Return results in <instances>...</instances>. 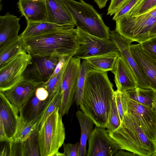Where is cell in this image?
<instances>
[{"label":"cell","mask_w":156,"mask_h":156,"mask_svg":"<svg viewBox=\"0 0 156 156\" xmlns=\"http://www.w3.org/2000/svg\"><path fill=\"white\" fill-rule=\"evenodd\" d=\"M124 113H130L149 139L156 141V108L147 107L130 98L122 92Z\"/></svg>","instance_id":"ba28073f"},{"label":"cell","mask_w":156,"mask_h":156,"mask_svg":"<svg viewBox=\"0 0 156 156\" xmlns=\"http://www.w3.org/2000/svg\"><path fill=\"white\" fill-rule=\"evenodd\" d=\"M110 37L133 71L137 82L138 87L142 89H152L148 78L132 54L130 47L133 42L119 34L115 30L110 31Z\"/></svg>","instance_id":"8fae6325"},{"label":"cell","mask_w":156,"mask_h":156,"mask_svg":"<svg viewBox=\"0 0 156 156\" xmlns=\"http://www.w3.org/2000/svg\"><path fill=\"white\" fill-rule=\"evenodd\" d=\"M26 27L19 36L21 39L29 37L58 31L66 30L74 28L75 24L60 25L57 24L44 22L27 21Z\"/></svg>","instance_id":"7402d4cb"},{"label":"cell","mask_w":156,"mask_h":156,"mask_svg":"<svg viewBox=\"0 0 156 156\" xmlns=\"http://www.w3.org/2000/svg\"><path fill=\"white\" fill-rule=\"evenodd\" d=\"M60 108H56L39 128L37 140L41 156H55L63 145L65 132Z\"/></svg>","instance_id":"8992f818"},{"label":"cell","mask_w":156,"mask_h":156,"mask_svg":"<svg viewBox=\"0 0 156 156\" xmlns=\"http://www.w3.org/2000/svg\"><path fill=\"white\" fill-rule=\"evenodd\" d=\"M139 0H126L119 9L114 14L112 18L114 21L121 18L127 13Z\"/></svg>","instance_id":"e575fe53"},{"label":"cell","mask_w":156,"mask_h":156,"mask_svg":"<svg viewBox=\"0 0 156 156\" xmlns=\"http://www.w3.org/2000/svg\"><path fill=\"white\" fill-rule=\"evenodd\" d=\"M21 39L24 50L33 58L73 56L77 48V32L74 28Z\"/></svg>","instance_id":"7a4b0ae2"},{"label":"cell","mask_w":156,"mask_h":156,"mask_svg":"<svg viewBox=\"0 0 156 156\" xmlns=\"http://www.w3.org/2000/svg\"><path fill=\"white\" fill-rule=\"evenodd\" d=\"M91 68L86 59H83L81 65L74 98V100L78 107L80 106L83 98L87 72Z\"/></svg>","instance_id":"f1b7e54d"},{"label":"cell","mask_w":156,"mask_h":156,"mask_svg":"<svg viewBox=\"0 0 156 156\" xmlns=\"http://www.w3.org/2000/svg\"><path fill=\"white\" fill-rule=\"evenodd\" d=\"M24 51L20 37L0 51V69L9 62Z\"/></svg>","instance_id":"4316f807"},{"label":"cell","mask_w":156,"mask_h":156,"mask_svg":"<svg viewBox=\"0 0 156 156\" xmlns=\"http://www.w3.org/2000/svg\"><path fill=\"white\" fill-rule=\"evenodd\" d=\"M32 58L24 50L0 69V92L4 93L24 81L23 74Z\"/></svg>","instance_id":"30bf717a"},{"label":"cell","mask_w":156,"mask_h":156,"mask_svg":"<svg viewBox=\"0 0 156 156\" xmlns=\"http://www.w3.org/2000/svg\"><path fill=\"white\" fill-rule=\"evenodd\" d=\"M108 0H94L99 8L100 9L104 8L106 5V3Z\"/></svg>","instance_id":"7bdbcfd3"},{"label":"cell","mask_w":156,"mask_h":156,"mask_svg":"<svg viewBox=\"0 0 156 156\" xmlns=\"http://www.w3.org/2000/svg\"><path fill=\"white\" fill-rule=\"evenodd\" d=\"M19 11L27 21H47V15L45 0H19Z\"/></svg>","instance_id":"d6986e66"},{"label":"cell","mask_w":156,"mask_h":156,"mask_svg":"<svg viewBox=\"0 0 156 156\" xmlns=\"http://www.w3.org/2000/svg\"><path fill=\"white\" fill-rule=\"evenodd\" d=\"M120 149L137 156H152L156 152V143L150 140L132 115L126 112L119 126L108 133Z\"/></svg>","instance_id":"3957f363"},{"label":"cell","mask_w":156,"mask_h":156,"mask_svg":"<svg viewBox=\"0 0 156 156\" xmlns=\"http://www.w3.org/2000/svg\"><path fill=\"white\" fill-rule=\"evenodd\" d=\"M123 149H120L114 155L116 156H137L136 154L130 151H125Z\"/></svg>","instance_id":"b9f144b4"},{"label":"cell","mask_w":156,"mask_h":156,"mask_svg":"<svg viewBox=\"0 0 156 156\" xmlns=\"http://www.w3.org/2000/svg\"><path fill=\"white\" fill-rule=\"evenodd\" d=\"M152 156H156V152L155 153L152 155Z\"/></svg>","instance_id":"f6af8a7d"},{"label":"cell","mask_w":156,"mask_h":156,"mask_svg":"<svg viewBox=\"0 0 156 156\" xmlns=\"http://www.w3.org/2000/svg\"><path fill=\"white\" fill-rule=\"evenodd\" d=\"M71 14L77 27L92 35L109 39L110 29L93 6L83 1L62 0Z\"/></svg>","instance_id":"5b68a950"},{"label":"cell","mask_w":156,"mask_h":156,"mask_svg":"<svg viewBox=\"0 0 156 156\" xmlns=\"http://www.w3.org/2000/svg\"><path fill=\"white\" fill-rule=\"evenodd\" d=\"M80 1H81L82 0H79Z\"/></svg>","instance_id":"7dc6e473"},{"label":"cell","mask_w":156,"mask_h":156,"mask_svg":"<svg viewBox=\"0 0 156 156\" xmlns=\"http://www.w3.org/2000/svg\"><path fill=\"white\" fill-rule=\"evenodd\" d=\"M52 98L48 97L45 100L41 101L34 94L20 113V118L28 122L37 123L45 112Z\"/></svg>","instance_id":"44dd1931"},{"label":"cell","mask_w":156,"mask_h":156,"mask_svg":"<svg viewBox=\"0 0 156 156\" xmlns=\"http://www.w3.org/2000/svg\"><path fill=\"white\" fill-rule=\"evenodd\" d=\"M64 156H80V143H63Z\"/></svg>","instance_id":"d590c367"},{"label":"cell","mask_w":156,"mask_h":156,"mask_svg":"<svg viewBox=\"0 0 156 156\" xmlns=\"http://www.w3.org/2000/svg\"><path fill=\"white\" fill-rule=\"evenodd\" d=\"M41 85V83L35 81H23L5 91L4 94L20 113L34 94L36 88Z\"/></svg>","instance_id":"5bb4252c"},{"label":"cell","mask_w":156,"mask_h":156,"mask_svg":"<svg viewBox=\"0 0 156 156\" xmlns=\"http://www.w3.org/2000/svg\"><path fill=\"white\" fill-rule=\"evenodd\" d=\"M154 100L156 103V90L154 89Z\"/></svg>","instance_id":"ee69618b"},{"label":"cell","mask_w":156,"mask_h":156,"mask_svg":"<svg viewBox=\"0 0 156 156\" xmlns=\"http://www.w3.org/2000/svg\"><path fill=\"white\" fill-rule=\"evenodd\" d=\"M115 91L107 72L90 69L79 106L96 126L105 128Z\"/></svg>","instance_id":"6da1fadb"},{"label":"cell","mask_w":156,"mask_h":156,"mask_svg":"<svg viewBox=\"0 0 156 156\" xmlns=\"http://www.w3.org/2000/svg\"><path fill=\"white\" fill-rule=\"evenodd\" d=\"M34 94L41 101L46 100L49 96V94L47 90L42 86L36 88Z\"/></svg>","instance_id":"f35d334b"},{"label":"cell","mask_w":156,"mask_h":156,"mask_svg":"<svg viewBox=\"0 0 156 156\" xmlns=\"http://www.w3.org/2000/svg\"><path fill=\"white\" fill-rule=\"evenodd\" d=\"M156 7V0H139L126 14L132 16L140 15Z\"/></svg>","instance_id":"1f68e13d"},{"label":"cell","mask_w":156,"mask_h":156,"mask_svg":"<svg viewBox=\"0 0 156 156\" xmlns=\"http://www.w3.org/2000/svg\"><path fill=\"white\" fill-rule=\"evenodd\" d=\"M73 57L68 56L64 66L60 71L55 76L40 86L44 87L47 90L49 97L52 98L61 90L64 72L69 61Z\"/></svg>","instance_id":"83f0119b"},{"label":"cell","mask_w":156,"mask_h":156,"mask_svg":"<svg viewBox=\"0 0 156 156\" xmlns=\"http://www.w3.org/2000/svg\"><path fill=\"white\" fill-rule=\"evenodd\" d=\"M10 141L6 133L4 126L2 120L0 119V141Z\"/></svg>","instance_id":"60d3db41"},{"label":"cell","mask_w":156,"mask_h":156,"mask_svg":"<svg viewBox=\"0 0 156 156\" xmlns=\"http://www.w3.org/2000/svg\"><path fill=\"white\" fill-rule=\"evenodd\" d=\"M120 55V53L114 52L85 59L91 68L107 72L112 71L117 57Z\"/></svg>","instance_id":"d4e9b609"},{"label":"cell","mask_w":156,"mask_h":156,"mask_svg":"<svg viewBox=\"0 0 156 156\" xmlns=\"http://www.w3.org/2000/svg\"><path fill=\"white\" fill-rule=\"evenodd\" d=\"M34 1H38V0H33Z\"/></svg>","instance_id":"bcb514c9"},{"label":"cell","mask_w":156,"mask_h":156,"mask_svg":"<svg viewBox=\"0 0 156 156\" xmlns=\"http://www.w3.org/2000/svg\"><path fill=\"white\" fill-rule=\"evenodd\" d=\"M105 129L95 126L88 139L86 156H113L120 149Z\"/></svg>","instance_id":"7c38bea8"},{"label":"cell","mask_w":156,"mask_h":156,"mask_svg":"<svg viewBox=\"0 0 156 156\" xmlns=\"http://www.w3.org/2000/svg\"><path fill=\"white\" fill-rule=\"evenodd\" d=\"M61 90L53 97L45 112L37 124V130L38 131L41 126L50 115L57 108H60L61 105Z\"/></svg>","instance_id":"d6a6232c"},{"label":"cell","mask_w":156,"mask_h":156,"mask_svg":"<svg viewBox=\"0 0 156 156\" xmlns=\"http://www.w3.org/2000/svg\"><path fill=\"white\" fill-rule=\"evenodd\" d=\"M126 0H111L107 10V15H109L111 16L114 15Z\"/></svg>","instance_id":"8d00e7d4"},{"label":"cell","mask_w":156,"mask_h":156,"mask_svg":"<svg viewBox=\"0 0 156 156\" xmlns=\"http://www.w3.org/2000/svg\"><path fill=\"white\" fill-rule=\"evenodd\" d=\"M142 49L156 60V37L140 43Z\"/></svg>","instance_id":"836d02e7"},{"label":"cell","mask_w":156,"mask_h":156,"mask_svg":"<svg viewBox=\"0 0 156 156\" xmlns=\"http://www.w3.org/2000/svg\"><path fill=\"white\" fill-rule=\"evenodd\" d=\"M81 65L80 59L73 56L69 61L64 72L59 108V113L62 117L68 114L74 100Z\"/></svg>","instance_id":"9c48e42d"},{"label":"cell","mask_w":156,"mask_h":156,"mask_svg":"<svg viewBox=\"0 0 156 156\" xmlns=\"http://www.w3.org/2000/svg\"><path fill=\"white\" fill-rule=\"evenodd\" d=\"M77 32V48L73 57L85 59L112 52L120 53L110 39H105L91 35L78 27Z\"/></svg>","instance_id":"52a82bcc"},{"label":"cell","mask_w":156,"mask_h":156,"mask_svg":"<svg viewBox=\"0 0 156 156\" xmlns=\"http://www.w3.org/2000/svg\"><path fill=\"white\" fill-rule=\"evenodd\" d=\"M130 48L133 58L148 78L151 88L156 90V60L143 51L139 43H131Z\"/></svg>","instance_id":"ac0fdd59"},{"label":"cell","mask_w":156,"mask_h":156,"mask_svg":"<svg viewBox=\"0 0 156 156\" xmlns=\"http://www.w3.org/2000/svg\"><path fill=\"white\" fill-rule=\"evenodd\" d=\"M38 131L36 130L26 141L21 143L13 142L14 156H40L37 140Z\"/></svg>","instance_id":"603a6c76"},{"label":"cell","mask_w":156,"mask_h":156,"mask_svg":"<svg viewBox=\"0 0 156 156\" xmlns=\"http://www.w3.org/2000/svg\"><path fill=\"white\" fill-rule=\"evenodd\" d=\"M121 122L114 94L106 125V132L109 133L115 130L119 126Z\"/></svg>","instance_id":"4dcf8cb0"},{"label":"cell","mask_w":156,"mask_h":156,"mask_svg":"<svg viewBox=\"0 0 156 156\" xmlns=\"http://www.w3.org/2000/svg\"><path fill=\"white\" fill-rule=\"evenodd\" d=\"M112 72L117 90L120 92H126L138 87L133 71L121 55L117 57Z\"/></svg>","instance_id":"9a60e30c"},{"label":"cell","mask_w":156,"mask_h":156,"mask_svg":"<svg viewBox=\"0 0 156 156\" xmlns=\"http://www.w3.org/2000/svg\"><path fill=\"white\" fill-rule=\"evenodd\" d=\"M0 119L3 123L6 135L13 141L20 120V112L5 96L0 92Z\"/></svg>","instance_id":"2e32d148"},{"label":"cell","mask_w":156,"mask_h":156,"mask_svg":"<svg viewBox=\"0 0 156 156\" xmlns=\"http://www.w3.org/2000/svg\"><path fill=\"white\" fill-rule=\"evenodd\" d=\"M20 18L8 12L0 16V51L19 38Z\"/></svg>","instance_id":"e0dca14e"},{"label":"cell","mask_w":156,"mask_h":156,"mask_svg":"<svg viewBox=\"0 0 156 156\" xmlns=\"http://www.w3.org/2000/svg\"><path fill=\"white\" fill-rule=\"evenodd\" d=\"M76 115L81 129L80 156H85L87 153V140L93 130V126L95 124L93 121L82 111H77Z\"/></svg>","instance_id":"cb8c5ba5"},{"label":"cell","mask_w":156,"mask_h":156,"mask_svg":"<svg viewBox=\"0 0 156 156\" xmlns=\"http://www.w3.org/2000/svg\"><path fill=\"white\" fill-rule=\"evenodd\" d=\"M37 124L28 122L20 118L17 129L13 138V142L21 143L27 140L37 130Z\"/></svg>","instance_id":"f546056e"},{"label":"cell","mask_w":156,"mask_h":156,"mask_svg":"<svg viewBox=\"0 0 156 156\" xmlns=\"http://www.w3.org/2000/svg\"><path fill=\"white\" fill-rule=\"evenodd\" d=\"M114 95L117 108L122 122L124 115L122 98V93L117 90L115 91Z\"/></svg>","instance_id":"74e56055"},{"label":"cell","mask_w":156,"mask_h":156,"mask_svg":"<svg viewBox=\"0 0 156 156\" xmlns=\"http://www.w3.org/2000/svg\"><path fill=\"white\" fill-rule=\"evenodd\" d=\"M131 99L143 105L156 108L154 89H142L139 87L126 92Z\"/></svg>","instance_id":"484cf974"},{"label":"cell","mask_w":156,"mask_h":156,"mask_svg":"<svg viewBox=\"0 0 156 156\" xmlns=\"http://www.w3.org/2000/svg\"><path fill=\"white\" fill-rule=\"evenodd\" d=\"M115 31L138 43L156 37V7L142 14H126L115 21Z\"/></svg>","instance_id":"277c9868"},{"label":"cell","mask_w":156,"mask_h":156,"mask_svg":"<svg viewBox=\"0 0 156 156\" xmlns=\"http://www.w3.org/2000/svg\"><path fill=\"white\" fill-rule=\"evenodd\" d=\"M47 22L60 25L75 24L69 12L62 0H45Z\"/></svg>","instance_id":"ffe728a7"},{"label":"cell","mask_w":156,"mask_h":156,"mask_svg":"<svg viewBox=\"0 0 156 156\" xmlns=\"http://www.w3.org/2000/svg\"><path fill=\"white\" fill-rule=\"evenodd\" d=\"M60 58L55 56L33 58L31 64L23 74L24 81H35L42 85L51 76Z\"/></svg>","instance_id":"4fadbf2b"},{"label":"cell","mask_w":156,"mask_h":156,"mask_svg":"<svg viewBox=\"0 0 156 156\" xmlns=\"http://www.w3.org/2000/svg\"><path fill=\"white\" fill-rule=\"evenodd\" d=\"M68 57V56H64L60 58L54 72L50 78L47 81L55 76L60 71L64 66Z\"/></svg>","instance_id":"ab89813d"}]
</instances>
